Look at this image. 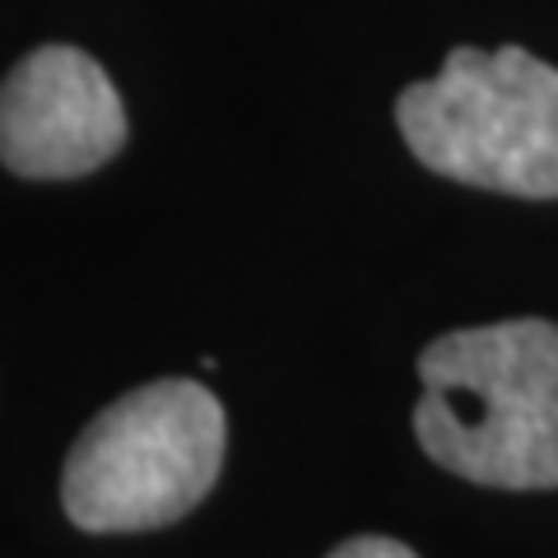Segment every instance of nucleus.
<instances>
[{"mask_svg": "<svg viewBox=\"0 0 558 558\" xmlns=\"http://www.w3.org/2000/svg\"><path fill=\"white\" fill-rule=\"evenodd\" d=\"M414 438L433 465L484 488H558V326H470L418 354Z\"/></svg>", "mask_w": 558, "mask_h": 558, "instance_id": "obj_1", "label": "nucleus"}, {"mask_svg": "<svg viewBox=\"0 0 558 558\" xmlns=\"http://www.w3.org/2000/svg\"><path fill=\"white\" fill-rule=\"evenodd\" d=\"M126 145V108L80 47H38L0 84V163L28 182L84 178Z\"/></svg>", "mask_w": 558, "mask_h": 558, "instance_id": "obj_4", "label": "nucleus"}, {"mask_svg": "<svg viewBox=\"0 0 558 558\" xmlns=\"http://www.w3.org/2000/svg\"><path fill=\"white\" fill-rule=\"evenodd\" d=\"M326 558H418V554L410 545H400V539H387V535H354Z\"/></svg>", "mask_w": 558, "mask_h": 558, "instance_id": "obj_5", "label": "nucleus"}, {"mask_svg": "<svg viewBox=\"0 0 558 558\" xmlns=\"http://www.w3.org/2000/svg\"><path fill=\"white\" fill-rule=\"evenodd\" d=\"M223 465V405L201 381H149L112 400L70 447L61 502L80 531L126 535L182 521Z\"/></svg>", "mask_w": 558, "mask_h": 558, "instance_id": "obj_3", "label": "nucleus"}, {"mask_svg": "<svg viewBox=\"0 0 558 558\" xmlns=\"http://www.w3.org/2000/svg\"><path fill=\"white\" fill-rule=\"evenodd\" d=\"M400 135L438 178L558 201V70L526 47H457L396 102Z\"/></svg>", "mask_w": 558, "mask_h": 558, "instance_id": "obj_2", "label": "nucleus"}]
</instances>
